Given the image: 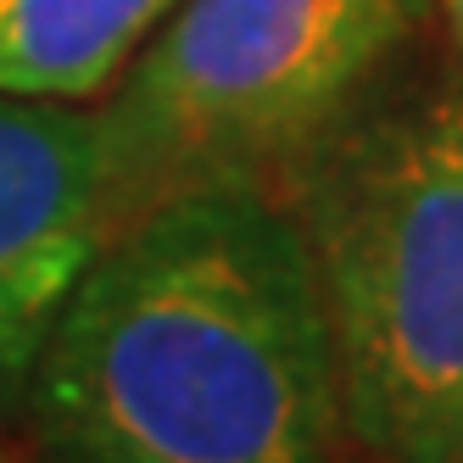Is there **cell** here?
I'll use <instances>...</instances> for the list:
<instances>
[{"mask_svg": "<svg viewBox=\"0 0 463 463\" xmlns=\"http://www.w3.org/2000/svg\"><path fill=\"white\" fill-rule=\"evenodd\" d=\"M101 241L95 107L0 90V419L23 408L28 369Z\"/></svg>", "mask_w": 463, "mask_h": 463, "instance_id": "4", "label": "cell"}, {"mask_svg": "<svg viewBox=\"0 0 463 463\" xmlns=\"http://www.w3.org/2000/svg\"><path fill=\"white\" fill-rule=\"evenodd\" d=\"M0 463H12V458H6V452H0Z\"/></svg>", "mask_w": 463, "mask_h": 463, "instance_id": "7", "label": "cell"}, {"mask_svg": "<svg viewBox=\"0 0 463 463\" xmlns=\"http://www.w3.org/2000/svg\"><path fill=\"white\" fill-rule=\"evenodd\" d=\"M441 12V28H447V45L458 56V84H463V0H436Z\"/></svg>", "mask_w": 463, "mask_h": 463, "instance_id": "6", "label": "cell"}, {"mask_svg": "<svg viewBox=\"0 0 463 463\" xmlns=\"http://www.w3.org/2000/svg\"><path fill=\"white\" fill-rule=\"evenodd\" d=\"M307 241L357 463H463V84L396 73L274 190Z\"/></svg>", "mask_w": 463, "mask_h": 463, "instance_id": "2", "label": "cell"}, {"mask_svg": "<svg viewBox=\"0 0 463 463\" xmlns=\"http://www.w3.org/2000/svg\"><path fill=\"white\" fill-rule=\"evenodd\" d=\"M40 463H352L307 241L269 190L118 223L28 369Z\"/></svg>", "mask_w": 463, "mask_h": 463, "instance_id": "1", "label": "cell"}, {"mask_svg": "<svg viewBox=\"0 0 463 463\" xmlns=\"http://www.w3.org/2000/svg\"><path fill=\"white\" fill-rule=\"evenodd\" d=\"M179 0H0V90L95 107Z\"/></svg>", "mask_w": 463, "mask_h": 463, "instance_id": "5", "label": "cell"}, {"mask_svg": "<svg viewBox=\"0 0 463 463\" xmlns=\"http://www.w3.org/2000/svg\"><path fill=\"white\" fill-rule=\"evenodd\" d=\"M436 0H179L95 101L107 235L184 190H279L402 73Z\"/></svg>", "mask_w": 463, "mask_h": 463, "instance_id": "3", "label": "cell"}]
</instances>
